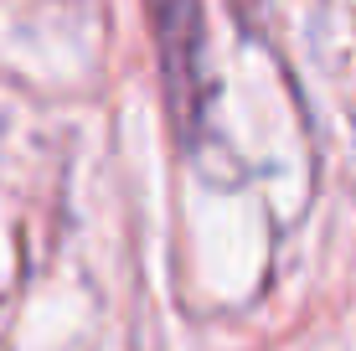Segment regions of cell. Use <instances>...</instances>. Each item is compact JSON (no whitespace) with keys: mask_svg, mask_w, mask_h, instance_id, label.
I'll return each instance as SVG.
<instances>
[{"mask_svg":"<svg viewBox=\"0 0 356 351\" xmlns=\"http://www.w3.org/2000/svg\"><path fill=\"white\" fill-rule=\"evenodd\" d=\"M202 10L196 0H165L161 10V52H165V83L176 114L191 119L196 114V57H202Z\"/></svg>","mask_w":356,"mask_h":351,"instance_id":"obj_1","label":"cell"}]
</instances>
